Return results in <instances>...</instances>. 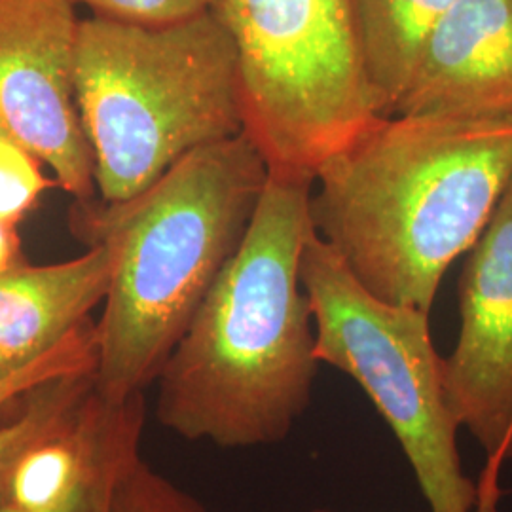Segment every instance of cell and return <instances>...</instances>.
<instances>
[{
  "instance_id": "16",
  "label": "cell",
  "mask_w": 512,
  "mask_h": 512,
  "mask_svg": "<svg viewBox=\"0 0 512 512\" xmlns=\"http://www.w3.org/2000/svg\"><path fill=\"white\" fill-rule=\"evenodd\" d=\"M112 512H209L198 497L139 458L122 476Z\"/></svg>"
},
{
  "instance_id": "7",
  "label": "cell",
  "mask_w": 512,
  "mask_h": 512,
  "mask_svg": "<svg viewBox=\"0 0 512 512\" xmlns=\"http://www.w3.org/2000/svg\"><path fill=\"white\" fill-rule=\"evenodd\" d=\"M78 25L71 0H0V126L88 203L97 186L74 88Z\"/></svg>"
},
{
  "instance_id": "3",
  "label": "cell",
  "mask_w": 512,
  "mask_h": 512,
  "mask_svg": "<svg viewBox=\"0 0 512 512\" xmlns=\"http://www.w3.org/2000/svg\"><path fill=\"white\" fill-rule=\"evenodd\" d=\"M270 179L243 131L184 156L124 202L80 203L88 245L112 256L97 325L95 389L110 403L145 395L228 260Z\"/></svg>"
},
{
  "instance_id": "20",
  "label": "cell",
  "mask_w": 512,
  "mask_h": 512,
  "mask_svg": "<svg viewBox=\"0 0 512 512\" xmlns=\"http://www.w3.org/2000/svg\"><path fill=\"white\" fill-rule=\"evenodd\" d=\"M10 372H12V370H8L6 366L0 365V378H2V376H6V374H10Z\"/></svg>"
},
{
  "instance_id": "21",
  "label": "cell",
  "mask_w": 512,
  "mask_h": 512,
  "mask_svg": "<svg viewBox=\"0 0 512 512\" xmlns=\"http://www.w3.org/2000/svg\"><path fill=\"white\" fill-rule=\"evenodd\" d=\"M313 512H334V511H329V509H317V511H313Z\"/></svg>"
},
{
  "instance_id": "5",
  "label": "cell",
  "mask_w": 512,
  "mask_h": 512,
  "mask_svg": "<svg viewBox=\"0 0 512 512\" xmlns=\"http://www.w3.org/2000/svg\"><path fill=\"white\" fill-rule=\"evenodd\" d=\"M234 40L245 133L272 175L310 179L380 114L355 0H217Z\"/></svg>"
},
{
  "instance_id": "8",
  "label": "cell",
  "mask_w": 512,
  "mask_h": 512,
  "mask_svg": "<svg viewBox=\"0 0 512 512\" xmlns=\"http://www.w3.org/2000/svg\"><path fill=\"white\" fill-rule=\"evenodd\" d=\"M459 334L444 357L459 427L486 458L512 461V181L467 251L459 275Z\"/></svg>"
},
{
  "instance_id": "12",
  "label": "cell",
  "mask_w": 512,
  "mask_h": 512,
  "mask_svg": "<svg viewBox=\"0 0 512 512\" xmlns=\"http://www.w3.org/2000/svg\"><path fill=\"white\" fill-rule=\"evenodd\" d=\"M95 374H80L40 385L8 418H0V511L21 459L52 435L92 395Z\"/></svg>"
},
{
  "instance_id": "14",
  "label": "cell",
  "mask_w": 512,
  "mask_h": 512,
  "mask_svg": "<svg viewBox=\"0 0 512 512\" xmlns=\"http://www.w3.org/2000/svg\"><path fill=\"white\" fill-rule=\"evenodd\" d=\"M147 403H141L110 440L90 476L54 509L42 512H112L116 488L129 467L141 458ZM12 512V511H2Z\"/></svg>"
},
{
  "instance_id": "18",
  "label": "cell",
  "mask_w": 512,
  "mask_h": 512,
  "mask_svg": "<svg viewBox=\"0 0 512 512\" xmlns=\"http://www.w3.org/2000/svg\"><path fill=\"white\" fill-rule=\"evenodd\" d=\"M505 461L497 456L486 458V465L478 476V494H476V505L473 512H497L499 509V497H501V486H499V475Z\"/></svg>"
},
{
  "instance_id": "4",
  "label": "cell",
  "mask_w": 512,
  "mask_h": 512,
  "mask_svg": "<svg viewBox=\"0 0 512 512\" xmlns=\"http://www.w3.org/2000/svg\"><path fill=\"white\" fill-rule=\"evenodd\" d=\"M74 88L103 202L245 131L238 52L213 10L169 25L82 19Z\"/></svg>"
},
{
  "instance_id": "2",
  "label": "cell",
  "mask_w": 512,
  "mask_h": 512,
  "mask_svg": "<svg viewBox=\"0 0 512 512\" xmlns=\"http://www.w3.org/2000/svg\"><path fill=\"white\" fill-rule=\"evenodd\" d=\"M313 181L272 175L156 384V420L188 442L279 444L311 403L319 359L300 262Z\"/></svg>"
},
{
  "instance_id": "19",
  "label": "cell",
  "mask_w": 512,
  "mask_h": 512,
  "mask_svg": "<svg viewBox=\"0 0 512 512\" xmlns=\"http://www.w3.org/2000/svg\"><path fill=\"white\" fill-rule=\"evenodd\" d=\"M18 226L0 220V274L21 264Z\"/></svg>"
},
{
  "instance_id": "10",
  "label": "cell",
  "mask_w": 512,
  "mask_h": 512,
  "mask_svg": "<svg viewBox=\"0 0 512 512\" xmlns=\"http://www.w3.org/2000/svg\"><path fill=\"white\" fill-rule=\"evenodd\" d=\"M112 256L93 243L65 262L18 264L0 274V365L33 363L84 325L109 293Z\"/></svg>"
},
{
  "instance_id": "9",
  "label": "cell",
  "mask_w": 512,
  "mask_h": 512,
  "mask_svg": "<svg viewBox=\"0 0 512 512\" xmlns=\"http://www.w3.org/2000/svg\"><path fill=\"white\" fill-rule=\"evenodd\" d=\"M391 114L512 116V0H456Z\"/></svg>"
},
{
  "instance_id": "11",
  "label": "cell",
  "mask_w": 512,
  "mask_h": 512,
  "mask_svg": "<svg viewBox=\"0 0 512 512\" xmlns=\"http://www.w3.org/2000/svg\"><path fill=\"white\" fill-rule=\"evenodd\" d=\"M456 0H355L366 76L380 114H391L440 21Z\"/></svg>"
},
{
  "instance_id": "6",
  "label": "cell",
  "mask_w": 512,
  "mask_h": 512,
  "mask_svg": "<svg viewBox=\"0 0 512 512\" xmlns=\"http://www.w3.org/2000/svg\"><path fill=\"white\" fill-rule=\"evenodd\" d=\"M319 363L348 374L399 440L431 512H473L478 486L463 471L458 418L429 313L385 302L311 228L300 262Z\"/></svg>"
},
{
  "instance_id": "15",
  "label": "cell",
  "mask_w": 512,
  "mask_h": 512,
  "mask_svg": "<svg viewBox=\"0 0 512 512\" xmlns=\"http://www.w3.org/2000/svg\"><path fill=\"white\" fill-rule=\"evenodd\" d=\"M54 184L37 156L0 126V220L18 226Z\"/></svg>"
},
{
  "instance_id": "13",
  "label": "cell",
  "mask_w": 512,
  "mask_h": 512,
  "mask_svg": "<svg viewBox=\"0 0 512 512\" xmlns=\"http://www.w3.org/2000/svg\"><path fill=\"white\" fill-rule=\"evenodd\" d=\"M95 368L97 327L86 321L46 355L0 378V418L23 403L40 385L69 376L95 374Z\"/></svg>"
},
{
  "instance_id": "1",
  "label": "cell",
  "mask_w": 512,
  "mask_h": 512,
  "mask_svg": "<svg viewBox=\"0 0 512 512\" xmlns=\"http://www.w3.org/2000/svg\"><path fill=\"white\" fill-rule=\"evenodd\" d=\"M512 181V116L387 114L317 167L310 217L366 291L431 313Z\"/></svg>"
},
{
  "instance_id": "17",
  "label": "cell",
  "mask_w": 512,
  "mask_h": 512,
  "mask_svg": "<svg viewBox=\"0 0 512 512\" xmlns=\"http://www.w3.org/2000/svg\"><path fill=\"white\" fill-rule=\"evenodd\" d=\"M86 4L97 16L137 25H169L211 12L217 0H71Z\"/></svg>"
}]
</instances>
